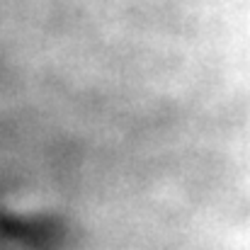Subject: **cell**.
I'll return each instance as SVG.
<instances>
[{"label":"cell","mask_w":250,"mask_h":250,"mask_svg":"<svg viewBox=\"0 0 250 250\" xmlns=\"http://www.w3.org/2000/svg\"><path fill=\"white\" fill-rule=\"evenodd\" d=\"M68 226L44 204L0 197V250H66Z\"/></svg>","instance_id":"6da1fadb"}]
</instances>
